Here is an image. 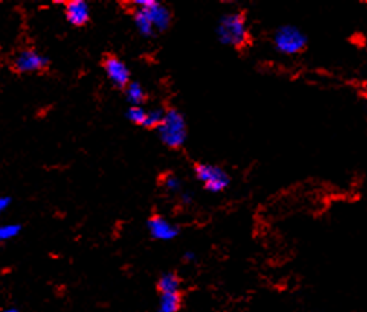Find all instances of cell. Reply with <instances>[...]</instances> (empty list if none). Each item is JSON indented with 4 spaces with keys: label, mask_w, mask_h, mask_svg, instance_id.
<instances>
[{
    "label": "cell",
    "mask_w": 367,
    "mask_h": 312,
    "mask_svg": "<svg viewBox=\"0 0 367 312\" xmlns=\"http://www.w3.org/2000/svg\"><path fill=\"white\" fill-rule=\"evenodd\" d=\"M181 293H162L159 299V307H157V312H179L181 309Z\"/></svg>",
    "instance_id": "11"
},
{
    "label": "cell",
    "mask_w": 367,
    "mask_h": 312,
    "mask_svg": "<svg viewBox=\"0 0 367 312\" xmlns=\"http://www.w3.org/2000/svg\"><path fill=\"white\" fill-rule=\"evenodd\" d=\"M22 232L21 224H6L0 227V241H9L16 238Z\"/></svg>",
    "instance_id": "16"
},
{
    "label": "cell",
    "mask_w": 367,
    "mask_h": 312,
    "mask_svg": "<svg viewBox=\"0 0 367 312\" xmlns=\"http://www.w3.org/2000/svg\"><path fill=\"white\" fill-rule=\"evenodd\" d=\"M12 198L9 194H3V197H0V212H5L6 210H9V206L12 205Z\"/></svg>",
    "instance_id": "19"
},
{
    "label": "cell",
    "mask_w": 367,
    "mask_h": 312,
    "mask_svg": "<svg viewBox=\"0 0 367 312\" xmlns=\"http://www.w3.org/2000/svg\"><path fill=\"white\" fill-rule=\"evenodd\" d=\"M273 45L280 54L296 56L308 45V36L295 25H282L273 35Z\"/></svg>",
    "instance_id": "3"
},
{
    "label": "cell",
    "mask_w": 367,
    "mask_h": 312,
    "mask_svg": "<svg viewBox=\"0 0 367 312\" xmlns=\"http://www.w3.org/2000/svg\"><path fill=\"white\" fill-rule=\"evenodd\" d=\"M196 258H198V257H196V253L192 252V250L185 252V253H183V256H181V260L185 263H193V262H196Z\"/></svg>",
    "instance_id": "20"
},
{
    "label": "cell",
    "mask_w": 367,
    "mask_h": 312,
    "mask_svg": "<svg viewBox=\"0 0 367 312\" xmlns=\"http://www.w3.org/2000/svg\"><path fill=\"white\" fill-rule=\"evenodd\" d=\"M163 185L168 192H179L181 190V181L177 176L168 173L163 177Z\"/></svg>",
    "instance_id": "17"
},
{
    "label": "cell",
    "mask_w": 367,
    "mask_h": 312,
    "mask_svg": "<svg viewBox=\"0 0 367 312\" xmlns=\"http://www.w3.org/2000/svg\"><path fill=\"white\" fill-rule=\"evenodd\" d=\"M180 202L185 203V205H190L193 202V194L189 193V192H181Z\"/></svg>",
    "instance_id": "21"
},
{
    "label": "cell",
    "mask_w": 367,
    "mask_h": 312,
    "mask_svg": "<svg viewBox=\"0 0 367 312\" xmlns=\"http://www.w3.org/2000/svg\"><path fill=\"white\" fill-rule=\"evenodd\" d=\"M49 66V58L44 54H39L34 48L21 49L12 60V67L21 74H31L44 71Z\"/></svg>",
    "instance_id": "5"
},
{
    "label": "cell",
    "mask_w": 367,
    "mask_h": 312,
    "mask_svg": "<svg viewBox=\"0 0 367 312\" xmlns=\"http://www.w3.org/2000/svg\"><path fill=\"white\" fill-rule=\"evenodd\" d=\"M125 116L131 124L144 126V124H146V118H147V111L144 109L142 107H129L126 109Z\"/></svg>",
    "instance_id": "15"
},
{
    "label": "cell",
    "mask_w": 367,
    "mask_h": 312,
    "mask_svg": "<svg viewBox=\"0 0 367 312\" xmlns=\"http://www.w3.org/2000/svg\"><path fill=\"white\" fill-rule=\"evenodd\" d=\"M148 14L150 19L153 21V25L155 31L159 32H163L166 30L170 28V25H172V19H173V15H172V10H170L167 6L162 5L160 2L154 5L153 8L150 9H144Z\"/></svg>",
    "instance_id": "9"
},
{
    "label": "cell",
    "mask_w": 367,
    "mask_h": 312,
    "mask_svg": "<svg viewBox=\"0 0 367 312\" xmlns=\"http://www.w3.org/2000/svg\"><path fill=\"white\" fill-rule=\"evenodd\" d=\"M134 22H135V27H137L138 32L144 38H151L155 34V28H154V25H153V21L150 19L148 14L144 9H137L135 10Z\"/></svg>",
    "instance_id": "12"
},
{
    "label": "cell",
    "mask_w": 367,
    "mask_h": 312,
    "mask_svg": "<svg viewBox=\"0 0 367 312\" xmlns=\"http://www.w3.org/2000/svg\"><path fill=\"white\" fill-rule=\"evenodd\" d=\"M157 3L159 2H155V0H135L133 5H135L137 9H150Z\"/></svg>",
    "instance_id": "18"
},
{
    "label": "cell",
    "mask_w": 367,
    "mask_h": 312,
    "mask_svg": "<svg viewBox=\"0 0 367 312\" xmlns=\"http://www.w3.org/2000/svg\"><path fill=\"white\" fill-rule=\"evenodd\" d=\"M125 98L129 107H142V103L147 100V93L142 89L141 83L131 82L125 89Z\"/></svg>",
    "instance_id": "13"
},
{
    "label": "cell",
    "mask_w": 367,
    "mask_h": 312,
    "mask_svg": "<svg viewBox=\"0 0 367 312\" xmlns=\"http://www.w3.org/2000/svg\"><path fill=\"white\" fill-rule=\"evenodd\" d=\"M146 227L150 237L157 241H172L177 238L180 234V228L176 224L159 214L151 215L147 219Z\"/></svg>",
    "instance_id": "6"
},
{
    "label": "cell",
    "mask_w": 367,
    "mask_h": 312,
    "mask_svg": "<svg viewBox=\"0 0 367 312\" xmlns=\"http://www.w3.org/2000/svg\"><path fill=\"white\" fill-rule=\"evenodd\" d=\"M180 288H181V280L175 271H166L159 278V280H157V289H159L160 295L180 292Z\"/></svg>",
    "instance_id": "10"
},
{
    "label": "cell",
    "mask_w": 367,
    "mask_h": 312,
    "mask_svg": "<svg viewBox=\"0 0 367 312\" xmlns=\"http://www.w3.org/2000/svg\"><path fill=\"white\" fill-rule=\"evenodd\" d=\"M159 138L167 148L179 150L188 140V125L185 115L176 108H170L166 111L164 121L162 126L157 129Z\"/></svg>",
    "instance_id": "2"
},
{
    "label": "cell",
    "mask_w": 367,
    "mask_h": 312,
    "mask_svg": "<svg viewBox=\"0 0 367 312\" xmlns=\"http://www.w3.org/2000/svg\"><path fill=\"white\" fill-rule=\"evenodd\" d=\"M164 116H166V111H163L162 108H155L147 112V118H146V124H144V128L147 129H159L164 121Z\"/></svg>",
    "instance_id": "14"
},
{
    "label": "cell",
    "mask_w": 367,
    "mask_h": 312,
    "mask_svg": "<svg viewBox=\"0 0 367 312\" xmlns=\"http://www.w3.org/2000/svg\"><path fill=\"white\" fill-rule=\"evenodd\" d=\"M2 312H21L18 308H8V309H3Z\"/></svg>",
    "instance_id": "22"
},
{
    "label": "cell",
    "mask_w": 367,
    "mask_h": 312,
    "mask_svg": "<svg viewBox=\"0 0 367 312\" xmlns=\"http://www.w3.org/2000/svg\"><path fill=\"white\" fill-rule=\"evenodd\" d=\"M102 66L108 79L118 89H126L131 83V71L126 64L115 56H107L102 61Z\"/></svg>",
    "instance_id": "7"
},
{
    "label": "cell",
    "mask_w": 367,
    "mask_h": 312,
    "mask_svg": "<svg viewBox=\"0 0 367 312\" xmlns=\"http://www.w3.org/2000/svg\"><path fill=\"white\" fill-rule=\"evenodd\" d=\"M194 176L203 185L205 190L211 193L224 192L231 183V177L224 168L211 163H196Z\"/></svg>",
    "instance_id": "4"
},
{
    "label": "cell",
    "mask_w": 367,
    "mask_h": 312,
    "mask_svg": "<svg viewBox=\"0 0 367 312\" xmlns=\"http://www.w3.org/2000/svg\"><path fill=\"white\" fill-rule=\"evenodd\" d=\"M65 21L71 27L82 28L90 21V6L85 0H70L65 2Z\"/></svg>",
    "instance_id": "8"
},
{
    "label": "cell",
    "mask_w": 367,
    "mask_h": 312,
    "mask_svg": "<svg viewBox=\"0 0 367 312\" xmlns=\"http://www.w3.org/2000/svg\"><path fill=\"white\" fill-rule=\"evenodd\" d=\"M216 36L222 45L232 48L245 47L250 41V32L243 12H232L222 16L216 27Z\"/></svg>",
    "instance_id": "1"
}]
</instances>
